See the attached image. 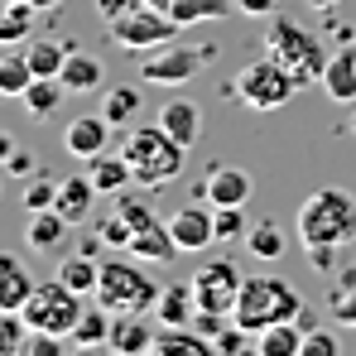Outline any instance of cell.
<instances>
[{"mask_svg":"<svg viewBox=\"0 0 356 356\" xmlns=\"http://www.w3.org/2000/svg\"><path fill=\"white\" fill-rule=\"evenodd\" d=\"M212 58V49H202V54H193L188 44H164V49H154L145 67H140V77L145 82H154V87H183V82H193V72L202 67V63Z\"/></svg>","mask_w":356,"mask_h":356,"instance_id":"cell-10","label":"cell"},{"mask_svg":"<svg viewBox=\"0 0 356 356\" xmlns=\"http://www.w3.org/2000/svg\"><path fill=\"white\" fill-rule=\"evenodd\" d=\"M298 241L303 250H347L356 241V197L347 188H318L298 207Z\"/></svg>","mask_w":356,"mask_h":356,"instance_id":"cell-1","label":"cell"},{"mask_svg":"<svg viewBox=\"0 0 356 356\" xmlns=\"http://www.w3.org/2000/svg\"><path fill=\"white\" fill-rule=\"evenodd\" d=\"M193 313H197V294H193V284H164V289H159L154 318H159L164 327H183V323H193Z\"/></svg>","mask_w":356,"mask_h":356,"instance_id":"cell-21","label":"cell"},{"mask_svg":"<svg viewBox=\"0 0 356 356\" xmlns=\"http://www.w3.org/2000/svg\"><path fill=\"white\" fill-rule=\"evenodd\" d=\"M178 24L169 10H154V5H135L130 15H120L116 24H111V39H116L120 49H164V44H174L178 39Z\"/></svg>","mask_w":356,"mask_h":356,"instance_id":"cell-8","label":"cell"},{"mask_svg":"<svg viewBox=\"0 0 356 356\" xmlns=\"http://www.w3.org/2000/svg\"><path fill=\"white\" fill-rule=\"evenodd\" d=\"M202 197L212 207H245L250 202V174L241 164H212L202 178Z\"/></svg>","mask_w":356,"mask_h":356,"instance_id":"cell-12","label":"cell"},{"mask_svg":"<svg viewBox=\"0 0 356 356\" xmlns=\"http://www.w3.org/2000/svg\"><path fill=\"white\" fill-rule=\"evenodd\" d=\"M140 5H154V10H169L174 0H140Z\"/></svg>","mask_w":356,"mask_h":356,"instance_id":"cell-49","label":"cell"},{"mask_svg":"<svg viewBox=\"0 0 356 356\" xmlns=\"http://www.w3.org/2000/svg\"><path fill=\"white\" fill-rule=\"evenodd\" d=\"M135 5H140V0H97V15H102L106 24H116L120 15H130Z\"/></svg>","mask_w":356,"mask_h":356,"instance_id":"cell-43","label":"cell"},{"mask_svg":"<svg viewBox=\"0 0 356 356\" xmlns=\"http://www.w3.org/2000/svg\"><path fill=\"white\" fill-rule=\"evenodd\" d=\"M323 92H327L332 102H342V106H352V102H356V44H352V49H337V54L327 58Z\"/></svg>","mask_w":356,"mask_h":356,"instance_id":"cell-18","label":"cell"},{"mask_svg":"<svg viewBox=\"0 0 356 356\" xmlns=\"http://www.w3.org/2000/svg\"><path fill=\"white\" fill-rule=\"evenodd\" d=\"M245 236H250L245 207H217V241H245Z\"/></svg>","mask_w":356,"mask_h":356,"instance_id":"cell-38","label":"cell"},{"mask_svg":"<svg viewBox=\"0 0 356 356\" xmlns=\"http://www.w3.org/2000/svg\"><path fill=\"white\" fill-rule=\"evenodd\" d=\"M67 342H72L77 352H92V347H106V342H111V313H106V308H102V303L92 298V308H87V313L77 318V327L67 332Z\"/></svg>","mask_w":356,"mask_h":356,"instance_id":"cell-23","label":"cell"},{"mask_svg":"<svg viewBox=\"0 0 356 356\" xmlns=\"http://www.w3.org/2000/svg\"><path fill=\"white\" fill-rule=\"evenodd\" d=\"M58 280L67 289H77V294H97V284H102V260L92 255V250H82V255H63L58 260Z\"/></svg>","mask_w":356,"mask_h":356,"instance_id":"cell-22","label":"cell"},{"mask_svg":"<svg viewBox=\"0 0 356 356\" xmlns=\"http://www.w3.org/2000/svg\"><path fill=\"white\" fill-rule=\"evenodd\" d=\"M34 289H39V280L24 270V260L19 255H0V308H24Z\"/></svg>","mask_w":356,"mask_h":356,"instance_id":"cell-20","label":"cell"},{"mask_svg":"<svg viewBox=\"0 0 356 356\" xmlns=\"http://www.w3.org/2000/svg\"><path fill=\"white\" fill-rule=\"evenodd\" d=\"M154 120L174 135L178 145H188V149H193L197 135H202V106H197L193 97H169V102L159 106V116H154Z\"/></svg>","mask_w":356,"mask_h":356,"instance_id":"cell-13","label":"cell"},{"mask_svg":"<svg viewBox=\"0 0 356 356\" xmlns=\"http://www.w3.org/2000/svg\"><path fill=\"white\" fill-rule=\"evenodd\" d=\"M352 130H356V111H352Z\"/></svg>","mask_w":356,"mask_h":356,"instance_id":"cell-50","label":"cell"},{"mask_svg":"<svg viewBox=\"0 0 356 356\" xmlns=\"http://www.w3.org/2000/svg\"><path fill=\"white\" fill-rule=\"evenodd\" d=\"M0 5H34V10H54L63 0H0Z\"/></svg>","mask_w":356,"mask_h":356,"instance_id":"cell-47","label":"cell"},{"mask_svg":"<svg viewBox=\"0 0 356 356\" xmlns=\"http://www.w3.org/2000/svg\"><path fill=\"white\" fill-rule=\"evenodd\" d=\"M63 97H67L63 77H34V82H29V92H24L19 102H24L34 116H54V111L63 106Z\"/></svg>","mask_w":356,"mask_h":356,"instance_id":"cell-30","label":"cell"},{"mask_svg":"<svg viewBox=\"0 0 356 356\" xmlns=\"http://www.w3.org/2000/svg\"><path fill=\"white\" fill-rule=\"evenodd\" d=\"M15 178H29L34 174V154H24V149H10V164H5Z\"/></svg>","mask_w":356,"mask_h":356,"instance_id":"cell-44","label":"cell"},{"mask_svg":"<svg viewBox=\"0 0 356 356\" xmlns=\"http://www.w3.org/2000/svg\"><path fill=\"white\" fill-rule=\"evenodd\" d=\"M245 250L260 255V260H280V255H284V232H280L275 222H255L250 236H245Z\"/></svg>","mask_w":356,"mask_h":356,"instance_id":"cell-34","label":"cell"},{"mask_svg":"<svg viewBox=\"0 0 356 356\" xmlns=\"http://www.w3.org/2000/svg\"><path fill=\"white\" fill-rule=\"evenodd\" d=\"M130 236H135V232H130V222L120 217L116 207H111V217H102V222H97V241H102V245H111V250H130Z\"/></svg>","mask_w":356,"mask_h":356,"instance_id":"cell-36","label":"cell"},{"mask_svg":"<svg viewBox=\"0 0 356 356\" xmlns=\"http://www.w3.org/2000/svg\"><path fill=\"white\" fill-rule=\"evenodd\" d=\"M308 260H313L318 270H332V260H337V250H308Z\"/></svg>","mask_w":356,"mask_h":356,"instance_id":"cell-46","label":"cell"},{"mask_svg":"<svg viewBox=\"0 0 356 356\" xmlns=\"http://www.w3.org/2000/svg\"><path fill=\"white\" fill-rule=\"evenodd\" d=\"M303 313V298L289 280H280V275H245V284H241V298H236V318L245 332H265L270 323H289Z\"/></svg>","mask_w":356,"mask_h":356,"instance_id":"cell-5","label":"cell"},{"mask_svg":"<svg viewBox=\"0 0 356 356\" xmlns=\"http://www.w3.org/2000/svg\"><path fill=\"white\" fill-rule=\"evenodd\" d=\"M241 275L232 260H207L197 275H193V294H197V308H217V313H236V298H241Z\"/></svg>","mask_w":356,"mask_h":356,"instance_id":"cell-9","label":"cell"},{"mask_svg":"<svg viewBox=\"0 0 356 356\" xmlns=\"http://www.w3.org/2000/svg\"><path fill=\"white\" fill-rule=\"evenodd\" d=\"M111 207H116L120 217L130 222V232H140V227H149V222H159V217H154V207H149L145 197H135V193H125V188L116 193V202H111Z\"/></svg>","mask_w":356,"mask_h":356,"instance_id":"cell-35","label":"cell"},{"mask_svg":"<svg viewBox=\"0 0 356 356\" xmlns=\"http://www.w3.org/2000/svg\"><path fill=\"white\" fill-rule=\"evenodd\" d=\"M97 303L120 318V313H154V303H159V284L145 275V260L140 255H106L102 260V284H97Z\"/></svg>","mask_w":356,"mask_h":356,"instance_id":"cell-4","label":"cell"},{"mask_svg":"<svg viewBox=\"0 0 356 356\" xmlns=\"http://www.w3.org/2000/svg\"><path fill=\"white\" fill-rule=\"evenodd\" d=\"M29 82H34L29 54H5V63H0V92H5V97H24Z\"/></svg>","mask_w":356,"mask_h":356,"instance_id":"cell-32","label":"cell"},{"mask_svg":"<svg viewBox=\"0 0 356 356\" xmlns=\"http://www.w3.org/2000/svg\"><path fill=\"white\" fill-rule=\"evenodd\" d=\"M303 327H298V318H289V323H270L260 337H255V347H260V356H303Z\"/></svg>","mask_w":356,"mask_h":356,"instance_id":"cell-25","label":"cell"},{"mask_svg":"<svg viewBox=\"0 0 356 356\" xmlns=\"http://www.w3.org/2000/svg\"><path fill=\"white\" fill-rule=\"evenodd\" d=\"M130 255H140V260H154V265H169L178 250L174 232H169V222H149V227H140L135 236H130Z\"/></svg>","mask_w":356,"mask_h":356,"instance_id":"cell-19","label":"cell"},{"mask_svg":"<svg viewBox=\"0 0 356 356\" xmlns=\"http://www.w3.org/2000/svg\"><path fill=\"white\" fill-rule=\"evenodd\" d=\"M250 337H255V332H245L236 318H232V323L212 337V352H217V356H236V352H245V347H250Z\"/></svg>","mask_w":356,"mask_h":356,"instance_id":"cell-39","label":"cell"},{"mask_svg":"<svg viewBox=\"0 0 356 356\" xmlns=\"http://www.w3.org/2000/svg\"><path fill=\"white\" fill-rule=\"evenodd\" d=\"M232 10H241L236 0H174L169 15L178 24H207V19H227Z\"/></svg>","mask_w":356,"mask_h":356,"instance_id":"cell-28","label":"cell"},{"mask_svg":"<svg viewBox=\"0 0 356 356\" xmlns=\"http://www.w3.org/2000/svg\"><path fill=\"white\" fill-rule=\"evenodd\" d=\"M58 188H63V183H54L49 174L29 178V183H24V207H29V212H44V207H54V202H58Z\"/></svg>","mask_w":356,"mask_h":356,"instance_id":"cell-37","label":"cell"},{"mask_svg":"<svg viewBox=\"0 0 356 356\" xmlns=\"http://www.w3.org/2000/svg\"><path fill=\"white\" fill-rule=\"evenodd\" d=\"M92 197H102L97 183H92L87 174H77V178H67V183L58 188V202H54V207H58L67 222H82V217H92Z\"/></svg>","mask_w":356,"mask_h":356,"instance_id":"cell-26","label":"cell"},{"mask_svg":"<svg viewBox=\"0 0 356 356\" xmlns=\"http://www.w3.org/2000/svg\"><path fill=\"white\" fill-rule=\"evenodd\" d=\"M227 92L236 97L245 111H260V116H265V111H280V106L294 97L298 82H294V77H289V72H284L275 58H270V54H265V58L245 63L236 77H232V87H227Z\"/></svg>","mask_w":356,"mask_h":356,"instance_id":"cell-6","label":"cell"},{"mask_svg":"<svg viewBox=\"0 0 356 356\" xmlns=\"http://www.w3.org/2000/svg\"><path fill=\"white\" fill-rule=\"evenodd\" d=\"M63 145H67L72 159H92V154H102V149H111V120H106V116H77L72 125H67Z\"/></svg>","mask_w":356,"mask_h":356,"instance_id":"cell-14","label":"cell"},{"mask_svg":"<svg viewBox=\"0 0 356 356\" xmlns=\"http://www.w3.org/2000/svg\"><path fill=\"white\" fill-rule=\"evenodd\" d=\"M58 77H63L67 92H97L106 82V67H102V58H92V54H67Z\"/></svg>","mask_w":356,"mask_h":356,"instance_id":"cell-27","label":"cell"},{"mask_svg":"<svg viewBox=\"0 0 356 356\" xmlns=\"http://www.w3.org/2000/svg\"><path fill=\"white\" fill-rule=\"evenodd\" d=\"M332 318L342 327H356V284H342L337 280V289H332Z\"/></svg>","mask_w":356,"mask_h":356,"instance_id":"cell-40","label":"cell"},{"mask_svg":"<svg viewBox=\"0 0 356 356\" xmlns=\"http://www.w3.org/2000/svg\"><path fill=\"white\" fill-rule=\"evenodd\" d=\"M303 356H337V332L313 327V332L303 337Z\"/></svg>","mask_w":356,"mask_h":356,"instance_id":"cell-41","label":"cell"},{"mask_svg":"<svg viewBox=\"0 0 356 356\" xmlns=\"http://www.w3.org/2000/svg\"><path fill=\"white\" fill-rule=\"evenodd\" d=\"M265 54L280 63V67L294 77L298 87L323 82V72H327L323 39H318V34H308V29H303L298 19H289V15H270V29H265Z\"/></svg>","mask_w":356,"mask_h":356,"instance_id":"cell-3","label":"cell"},{"mask_svg":"<svg viewBox=\"0 0 356 356\" xmlns=\"http://www.w3.org/2000/svg\"><path fill=\"white\" fill-rule=\"evenodd\" d=\"M154 327H149V318L145 313H120V318H111V352L120 356H140V352H154Z\"/></svg>","mask_w":356,"mask_h":356,"instance_id":"cell-15","label":"cell"},{"mask_svg":"<svg viewBox=\"0 0 356 356\" xmlns=\"http://www.w3.org/2000/svg\"><path fill=\"white\" fill-rule=\"evenodd\" d=\"M308 5H313V10H332L337 0H308Z\"/></svg>","mask_w":356,"mask_h":356,"instance_id":"cell-48","label":"cell"},{"mask_svg":"<svg viewBox=\"0 0 356 356\" xmlns=\"http://www.w3.org/2000/svg\"><path fill=\"white\" fill-rule=\"evenodd\" d=\"M82 174H87L92 183H97V193H102V197H116V193L125 188V183H135V174H130V159H125V154H111V149L92 154Z\"/></svg>","mask_w":356,"mask_h":356,"instance_id":"cell-17","label":"cell"},{"mask_svg":"<svg viewBox=\"0 0 356 356\" xmlns=\"http://www.w3.org/2000/svg\"><path fill=\"white\" fill-rule=\"evenodd\" d=\"M120 154L130 159V174L140 188H164L188 164V145H178L159 120L154 125H130L125 140H120Z\"/></svg>","mask_w":356,"mask_h":356,"instance_id":"cell-2","label":"cell"},{"mask_svg":"<svg viewBox=\"0 0 356 356\" xmlns=\"http://www.w3.org/2000/svg\"><path fill=\"white\" fill-rule=\"evenodd\" d=\"M67 54H72V49L58 44V39H34V44H29V67H34V77H58Z\"/></svg>","mask_w":356,"mask_h":356,"instance_id":"cell-31","label":"cell"},{"mask_svg":"<svg viewBox=\"0 0 356 356\" xmlns=\"http://www.w3.org/2000/svg\"><path fill=\"white\" fill-rule=\"evenodd\" d=\"M154 352L159 356H217L212 352V337H202L193 323H183V327H164L159 337H154Z\"/></svg>","mask_w":356,"mask_h":356,"instance_id":"cell-24","label":"cell"},{"mask_svg":"<svg viewBox=\"0 0 356 356\" xmlns=\"http://www.w3.org/2000/svg\"><path fill=\"white\" fill-rule=\"evenodd\" d=\"M140 106H145L140 87H106V97H102V116L111 125H135Z\"/></svg>","mask_w":356,"mask_h":356,"instance_id":"cell-29","label":"cell"},{"mask_svg":"<svg viewBox=\"0 0 356 356\" xmlns=\"http://www.w3.org/2000/svg\"><path fill=\"white\" fill-rule=\"evenodd\" d=\"M169 232H174L178 250L193 255V250H207L217 241V207L202 197V202H183L174 217H169Z\"/></svg>","mask_w":356,"mask_h":356,"instance_id":"cell-11","label":"cell"},{"mask_svg":"<svg viewBox=\"0 0 356 356\" xmlns=\"http://www.w3.org/2000/svg\"><path fill=\"white\" fill-rule=\"evenodd\" d=\"M29 356H63V332H29Z\"/></svg>","mask_w":356,"mask_h":356,"instance_id":"cell-42","label":"cell"},{"mask_svg":"<svg viewBox=\"0 0 356 356\" xmlns=\"http://www.w3.org/2000/svg\"><path fill=\"white\" fill-rule=\"evenodd\" d=\"M241 10L236 15H255V19H260V15H275V10H280V0H236Z\"/></svg>","mask_w":356,"mask_h":356,"instance_id":"cell-45","label":"cell"},{"mask_svg":"<svg viewBox=\"0 0 356 356\" xmlns=\"http://www.w3.org/2000/svg\"><path fill=\"white\" fill-rule=\"evenodd\" d=\"M34 29V5H5L0 10V44H24Z\"/></svg>","mask_w":356,"mask_h":356,"instance_id":"cell-33","label":"cell"},{"mask_svg":"<svg viewBox=\"0 0 356 356\" xmlns=\"http://www.w3.org/2000/svg\"><path fill=\"white\" fill-rule=\"evenodd\" d=\"M82 298L87 294L67 289L58 275H54V280H39V289L29 294V303H24L19 313H24V323H29L34 332H63V337H67V332L77 327V318L87 313Z\"/></svg>","mask_w":356,"mask_h":356,"instance_id":"cell-7","label":"cell"},{"mask_svg":"<svg viewBox=\"0 0 356 356\" xmlns=\"http://www.w3.org/2000/svg\"><path fill=\"white\" fill-rule=\"evenodd\" d=\"M67 232H72V222L63 217L58 207H44V212H34L24 241H29V250H39V255H58L63 241H67Z\"/></svg>","mask_w":356,"mask_h":356,"instance_id":"cell-16","label":"cell"}]
</instances>
